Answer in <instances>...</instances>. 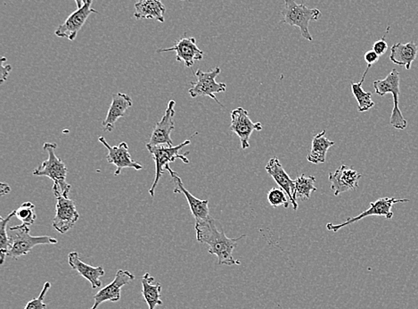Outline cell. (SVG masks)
I'll return each instance as SVG.
<instances>
[{"label":"cell","mask_w":418,"mask_h":309,"mask_svg":"<svg viewBox=\"0 0 418 309\" xmlns=\"http://www.w3.org/2000/svg\"><path fill=\"white\" fill-rule=\"evenodd\" d=\"M196 240L200 243H205L209 246L208 252L211 255L217 256L218 264L234 265H240L239 260L233 258V252L238 241L245 237L241 235L239 238H229L226 236L223 230H218L216 223L213 217L196 222Z\"/></svg>","instance_id":"1"},{"label":"cell","mask_w":418,"mask_h":309,"mask_svg":"<svg viewBox=\"0 0 418 309\" xmlns=\"http://www.w3.org/2000/svg\"><path fill=\"white\" fill-rule=\"evenodd\" d=\"M57 149V143L47 142L43 145V151L48 153V158L47 160L42 162L41 166L36 168L33 176H45L51 179L54 182V194H61L64 197L68 198L70 188H72L66 180L68 169L64 161L55 155Z\"/></svg>","instance_id":"2"},{"label":"cell","mask_w":418,"mask_h":309,"mask_svg":"<svg viewBox=\"0 0 418 309\" xmlns=\"http://www.w3.org/2000/svg\"><path fill=\"white\" fill-rule=\"evenodd\" d=\"M191 143L190 139L180 144L178 146H149L146 144L147 151L152 155L153 161L155 164V176L153 180V185L149 189V194L151 197H155V189L158 187L159 180H161L162 174L166 170V167L170 163H173L177 159H180L183 163L189 164V159L186 157V154L180 155V151L186 146H189Z\"/></svg>","instance_id":"3"},{"label":"cell","mask_w":418,"mask_h":309,"mask_svg":"<svg viewBox=\"0 0 418 309\" xmlns=\"http://www.w3.org/2000/svg\"><path fill=\"white\" fill-rule=\"evenodd\" d=\"M282 24L298 27L304 39L312 41L309 24L310 21H318L321 12L316 8H307L304 4H297L295 0H285V7L282 11Z\"/></svg>","instance_id":"4"},{"label":"cell","mask_w":418,"mask_h":309,"mask_svg":"<svg viewBox=\"0 0 418 309\" xmlns=\"http://www.w3.org/2000/svg\"><path fill=\"white\" fill-rule=\"evenodd\" d=\"M10 232L11 249L8 256L17 259L21 256H26L33 247L39 245L57 244V238L50 236H32L30 234V226L23 225L13 226L9 228Z\"/></svg>","instance_id":"5"},{"label":"cell","mask_w":418,"mask_h":309,"mask_svg":"<svg viewBox=\"0 0 418 309\" xmlns=\"http://www.w3.org/2000/svg\"><path fill=\"white\" fill-rule=\"evenodd\" d=\"M399 84H401L399 73L397 69H392L386 79H377V81L374 82V88L376 93L381 97L386 96L388 93L392 95L393 109L391 118H390V124L395 129L404 130L408 127V122L406 121L401 109L399 108Z\"/></svg>","instance_id":"6"},{"label":"cell","mask_w":418,"mask_h":309,"mask_svg":"<svg viewBox=\"0 0 418 309\" xmlns=\"http://www.w3.org/2000/svg\"><path fill=\"white\" fill-rule=\"evenodd\" d=\"M221 70L220 67H215L210 72H202V70H198L196 73V77L198 81L192 82V87L189 88V93L191 97H209L211 100L216 101L220 106H223L220 101L217 100L215 94L225 93L227 85L223 82H217V76L220 75Z\"/></svg>","instance_id":"7"},{"label":"cell","mask_w":418,"mask_h":309,"mask_svg":"<svg viewBox=\"0 0 418 309\" xmlns=\"http://www.w3.org/2000/svg\"><path fill=\"white\" fill-rule=\"evenodd\" d=\"M405 202H410L408 198H382L376 202H371L370 207L365 212H362L361 215L356 217H349L347 221L341 223V225H333V223H327V229L328 231L333 232H337L341 229L352 225L353 223L361 221L364 219L365 217L376 216H384L386 219H392L393 213L392 209L393 205L397 203H405Z\"/></svg>","instance_id":"8"},{"label":"cell","mask_w":418,"mask_h":309,"mask_svg":"<svg viewBox=\"0 0 418 309\" xmlns=\"http://www.w3.org/2000/svg\"><path fill=\"white\" fill-rule=\"evenodd\" d=\"M55 197L57 198V205L52 225L55 231L62 234H66L78 222L79 214L76 209L75 201L61 194H55Z\"/></svg>","instance_id":"9"},{"label":"cell","mask_w":418,"mask_h":309,"mask_svg":"<svg viewBox=\"0 0 418 309\" xmlns=\"http://www.w3.org/2000/svg\"><path fill=\"white\" fill-rule=\"evenodd\" d=\"M93 0H88L87 4L82 8H77L64 23L60 24L57 29L55 30V35L59 38L68 39L69 41H75L77 35L82 30L83 26L87 21L89 15L93 13H97L96 9L92 8L91 5Z\"/></svg>","instance_id":"10"},{"label":"cell","mask_w":418,"mask_h":309,"mask_svg":"<svg viewBox=\"0 0 418 309\" xmlns=\"http://www.w3.org/2000/svg\"><path fill=\"white\" fill-rule=\"evenodd\" d=\"M230 116H231L230 130L240 139L242 149H248L250 147L249 140H250L251 133L254 131L263 130V124L260 122L251 121L247 110L243 108L234 109Z\"/></svg>","instance_id":"11"},{"label":"cell","mask_w":418,"mask_h":309,"mask_svg":"<svg viewBox=\"0 0 418 309\" xmlns=\"http://www.w3.org/2000/svg\"><path fill=\"white\" fill-rule=\"evenodd\" d=\"M98 140L108 151V155L106 157L108 163L116 167L115 176H118L122 170L125 169V168H132V169L137 171L143 169L142 165L138 164L137 162L132 159L127 143L121 142L119 145L112 147L107 143L106 138L101 136L98 138Z\"/></svg>","instance_id":"12"},{"label":"cell","mask_w":418,"mask_h":309,"mask_svg":"<svg viewBox=\"0 0 418 309\" xmlns=\"http://www.w3.org/2000/svg\"><path fill=\"white\" fill-rule=\"evenodd\" d=\"M134 279L135 275L131 274V272L120 269V270L117 271L115 280L108 284V285L101 289L93 297L94 305L92 306L91 309H97L104 302L119 301L121 299L122 288L127 285V284L131 283Z\"/></svg>","instance_id":"13"},{"label":"cell","mask_w":418,"mask_h":309,"mask_svg":"<svg viewBox=\"0 0 418 309\" xmlns=\"http://www.w3.org/2000/svg\"><path fill=\"white\" fill-rule=\"evenodd\" d=\"M166 170L171 174L172 182L174 183V194H181L185 196L187 203L189 205L193 218L196 222L202 221L210 217V210H209V200H202L193 196L187 189L184 187L182 180L180 176L173 170H171L170 165L166 167Z\"/></svg>","instance_id":"14"},{"label":"cell","mask_w":418,"mask_h":309,"mask_svg":"<svg viewBox=\"0 0 418 309\" xmlns=\"http://www.w3.org/2000/svg\"><path fill=\"white\" fill-rule=\"evenodd\" d=\"M175 105L176 102L174 100L169 101L167 109L164 116L156 124L155 129H153L151 138L147 145L149 146H173L171 134L174 130V115H175Z\"/></svg>","instance_id":"15"},{"label":"cell","mask_w":418,"mask_h":309,"mask_svg":"<svg viewBox=\"0 0 418 309\" xmlns=\"http://www.w3.org/2000/svg\"><path fill=\"white\" fill-rule=\"evenodd\" d=\"M176 52V58L178 62L184 63L187 68H191L195 65L196 61H201L204 58V51L200 50L196 45L195 38H182L178 39L171 48H160L158 53L164 52Z\"/></svg>","instance_id":"16"},{"label":"cell","mask_w":418,"mask_h":309,"mask_svg":"<svg viewBox=\"0 0 418 309\" xmlns=\"http://www.w3.org/2000/svg\"><path fill=\"white\" fill-rule=\"evenodd\" d=\"M265 169L266 172L276 180L279 187L287 195L289 200L293 205L294 210H297L298 203L296 198H295V180L289 177L279 159L276 157L270 158Z\"/></svg>","instance_id":"17"},{"label":"cell","mask_w":418,"mask_h":309,"mask_svg":"<svg viewBox=\"0 0 418 309\" xmlns=\"http://www.w3.org/2000/svg\"><path fill=\"white\" fill-rule=\"evenodd\" d=\"M361 174L352 167L342 166L336 172L330 173L331 189L334 196H339L343 192L352 191L359 187V180Z\"/></svg>","instance_id":"18"},{"label":"cell","mask_w":418,"mask_h":309,"mask_svg":"<svg viewBox=\"0 0 418 309\" xmlns=\"http://www.w3.org/2000/svg\"><path fill=\"white\" fill-rule=\"evenodd\" d=\"M132 104L133 101L129 95L121 93L113 94L112 103L102 124L104 131L111 133L115 128L116 122L124 118L126 111L131 108Z\"/></svg>","instance_id":"19"},{"label":"cell","mask_w":418,"mask_h":309,"mask_svg":"<svg viewBox=\"0 0 418 309\" xmlns=\"http://www.w3.org/2000/svg\"><path fill=\"white\" fill-rule=\"evenodd\" d=\"M68 263L70 268L78 272L83 278L89 281L91 284L92 289H97L102 286V281H100V277L106 274L104 269L102 266L89 265L83 262L79 256V253L70 252L68 256Z\"/></svg>","instance_id":"20"},{"label":"cell","mask_w":418,"mask_h":309,"mask_svg":"<svg viewBox=\"0 0 418 309\" xmlns=\"http://www.w3.org/2000/svg\"><path fill=\"white\" fill-rule=\"evenodd\" d=\"M165 12L162 0H138L135 4L134 17L137 20L153 19L164 23Z\"/></svg>","instance_id":"21"},{"label":"cell","mask_w":418,"mask_h":309,"mask_svg":"<svg viewBox=\"0 0 418 309\" xmlns=\"http://www.w3.org/2000/svg\"><path fill=\"white\" fill-rule=\"evenodd\" d=\"M417 55L418 47L414 41L406 44H396L391 48L390 59L395 65L405 66L406 69L410 70Z\"/></svg>","instance_id":"22"},{"label":"cell","mask_w":418,"mask_h":309,"mask_svg":"<svg viewBox=\"0 0 418 309\" xmlns=\"http://www.w3.org/2000/svg\"><path fill=\"white\" fill-rule=\"evenodd\" d=\"M142 283V295L144 301L149 306V309H155L158 306L164 305L161 301L162 284L155 283V278L151 274L146 273L141 278Z\"/></svg>","instance_id":"23"},{"label":"cell","mask_w":418,"mask_h":309,"mask_svg":"<svg viewBox=\"0 0 418 309\" xmlns=\"http://www.w3.org/2000/svg\"><path fill=\"white\" fill-rule=\"evenodd\" d=\"M325 133L327 131L324 130L313 138L312 149L307 157L310 163L316 165L325 163L327 151L334 145V142L325 138Z\"/></svg>","instance_id":"24"},{"label":"cell","mask_w":418,"mask_h":309,"mask_svg":"<svg viewBox=\"0 0 418 309\" xmlns=\"http://www.w3.org/2000/svg\"><path fill=\"white\" fill-rule=\"evenodd\" d=\"M315 182L314 176H306L305 174L298 176L295 180V198L296 200L303 201L310 200L312 192L316 191Z\"/></svg>","instance_id":"25"},{"label":"cell","mask_w":418,"mask_h":309,"mask_svg":"<svg viewBox=\"0 0 418 309\" xmlns=\"http://www.w3.org/2000/svg\"><path fill=\"white\" fill-rule=\"evenodd\" d=\"M13 216H15V210L12 211L6 218L0 217V264L1 265L4 264L6 256H8L11 249V240L8 234V225Z\"/></svg>","instance_id":"26"},{"label":"cell","mask_w":418,"mask_h":309,"mask_svg":"<svg viewBox=\"0 0 418 309\" xmlns=\"http://www.w3.org/2000/svg\"><path fill=\"white\" fill-rule=\"evenodd\" d=\"M364 82H359V84H354L352 82V90L353 96L355 97L357 101H358V110L359 112H365L373 108L374 102L372 100V94L367 93L362 88V84Z\"/></svg>","instance_id":"27"},{"label":"cell","mask_w":418,"mask_h":309,"mask_svg":"<svg viewBox=\"0 0 418 309\" xmlns=\"http://www.w3.org/2000/svg\"><path fill=\"white\" fill-rule=\"evenodd\" d=\"M15 216L23 225L28 226L32 225L37 218L35 205L32 202H26V203L21 205L19 209L15 210Z\"/></svg>","instance_id":"28"},{"label":"cell","mask_w":418,"mask_h":309,"mask_svg":"<svg viewBox=\"0 0 418 309\" xmlns=\"http://www.w3.org/2000/svg\"><path fill=\"white\" fill-rule=\"evenodd\" d=\"M287 196L282 189L273 188L267 194V200L272 207L284 206L285 209H288L290 202L287 200Z\"/></svg>","instance_id":"29"},{"label":"cell","mask_w":418,"mask_h":309,"mask_svg":"<svg viewBox=\"0 0 418 309\" xmlns=\"http://www.w3.org/2000/svg\"><path fill=\"white\" fill-rule=\"evenodd\" d=\"M50 288L51 283L49 281H46L39 295L28 302L24 309H47V304H45L44 299Z\"/></svg>","instance_id":"30"},{"label":"cell","mask_w":418,"mask_h":309,"mask_svg":"<svg viewBox=\"0 0 418 309\" xmlns=\"http://www.w3.org/2000/svg\"><path fill=\"white\" fill-rule=\"evenodd\" d=\"M390 28H391V27H387L386 32L384 33L383 38L380 39L379 41L374 42L373 45V50L376 52L379 57L383 56V55L386 54L387 50H388L389 47L386 41V37L387 33L389 32Z\"/></svg>","instance_id":"31"},{"label":"cell","mask_w":418,"mask_h":309,"mask_svg":"<svg viewBox=\"0 0 418 309\" xmlns=\"http://www.w3.org/2000/svg\"><path fill=\"white\" fill-rule=\"evenodd\" d=\"M0 62H1V66H0V69H1V76H0V82L1 84L3 82L7 81L9 73L12 71V66L10 65H5V62H7V58L2 57L0 59Z\"/></svg>","instance_id":"32"},{"label":"cell","mask_w":418,"mask_h":309,"mask_svg":"<svg viewBox=\"0 0 418 309\" xmlns=\"http://www.w3.org/2000/svg\"><path fill=\"white\" fill-rule=\"evenodd\" d=\"M379 56L373 50L365 52L364 55V59L367 63L368 68H371L372 66L378 62L379 60Z\"/></svg>","instance_id":"33"},{"label":"cell","mask_w":418,"mask_h":309,"mask_svg":"<svg viewBox=\"0 0 418 309\" xmlns=\"http://www.w3.org/2000/svg\"><path fill=\"white\" fill-rule=\"evenodd\" d=\"M10 186L8 185L7 183L2 182L1 185H0V194H1V196L8 195V194H10Z\"/></svg>","instance_id":"34"},{"label":"cell","mask_w":418,"mask_h":309,"mask_svg":"<svg viewBox=\"0 0 418 309\" xmlns=\"http://www.w3.org/2000/svg\"><path fill=\"white\" fill-rule=\"evenodd\" d=\"M76 3L77 8H82L84 7L85 4H87L88 0H75Z\"/></svg>","instance_id":"35"},{"label":"cell","mask_w":418,"mask_h":309,"mask_svg":"<svg viewBox=\"0 0 418 309\" xmlns=\"http://www.w3.org/2000/svg\"><path fill=\"white\" fill-rule=\"evenodd\" d=\"M181 1H184V0H181Z\"/></svg>","instance_id":"36"}]
</instances>
